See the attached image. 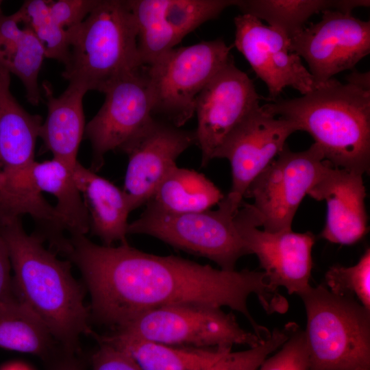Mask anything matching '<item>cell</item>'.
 Wrapping results in <instances>:
<instances>
[{
	"mask_svg": "<svg viewBox=\"0 0 370 370\" xmlns=\"http://www.w3.org/2000/svg\"><path fill=\"white\" fill-rule=\"evenodd\" d=\"M299 296L306 313L308 370H370V310L324 284Z\"/></svg>",
	"mask_w": 370,
	"mask_h": 370,
	"instance_id": "5b68a950",
	"label": "cell"
},
{
	"mask_svg": "<svg viewBox=\"0 0 370 370\" xmlns=\"http://www.w3.org/2000/svg\"><path fill=\"white\" fill-rule=\"evenodd\" d=\"M62 254L83 276L91 319L114 328L152 309L198 304L241 312L261 336L267 329L251 315L248 297L256 295L268 313L277 312L284 301L264 272L214 269L178 256L148 254L128 243L99 245L86 235H70Z\"/></svg>",
	"mask_w": 370,
	"mask_h": 370,
	"instance_id": "6da1fadb",
	"label": "cell"
},
{
	"mask_svg": "<svg viewBox=\"0 0 370 370\" xmlns=\"http://www.w3.org/2000/svg\"><path fill=\"white\" fill-rule=\"evenodd\" d=\"M0 169H1V162H0Z\"/></svg>",
	"mask_w": 370,
	"mask_h": 370,
	"instance_id": "74e56055",
	"label": "cell"
},
{
	"mask_svg": "<svg viewBox=\"0 0 370 370\" xmlns=\"http://www.w3.org/2000/svg\"><path fill=\"white\" fill-rule=\"evenodd\" d=\"M73 168L53 158L35 161L32 173L36 184L42 193L51 194L56 199L54 206L64 233L86 235L90 230L88 211L73 176Z\"/></svg>",
	"mask_w": 370,
	"mask_h": 370,
	"instance_id": "7402d4cb",
	"label": "cell"
},
{
	"mask_svg": "<svg viewBox=\"0 0 370 370\" xmlns=\"http://www.w3.org/2000/svg\"><path fill=\"white\" fill-rule=\"evenodd\" d=\"M0 370H25V369L22 365L18 363H10L1 368Z\"/></svg>",
	"mask_w": 370,
	"mask_h": 370,
	"instance_id": "d590c367",
	"label": "cell"
},
{
	"mask_svg": "<svg viewBox=\"0 0 370 370\" xmlns=\"http://www.w3.org/2000/svg\"><path fill=\"white\" fill-rule=\"evenodd\" d=\"M286 325L274 328L259 345L247 350L232 352L225 350L206 370H258L264 361L288 339Z\"/></svg>",
	"mask_w": 370,
	"mask_h": 370,
	"instance_id": "f1b7e54d",
	"label": "cell"
},
{
	"mask_svg": "<svg viewBox=\"0 0 370 370\" xmlns=\"http://www.w3.org/2000/svg\"><path fill=\"white\" fill-rule=\"evenodd\" d=\"M298 131L295 123L276 116L260 106L225 139L214 158H225L232 170L228 195L242 201L251 182L283 150L287 138Z\"/></svg>",
	"mask_w": 370,
	"mask_h": 370,
	"instance_id": "2e32d148",
	"label": "cell"
},
{
	"mask_svg": "<svg viewBox=\"0 0 370 370\" xmlns=\"http://www.w3.org/2000/svg\"><path fill=\"white\" fill-rule=\"evenodd\" d=\"M260 95L249 76L233 58L209 81L197 97L195 114L197 145L201 166H206L227 136L256 108Z\"/></svg>",
	"mask_w": 370,
	"mask_h": 370,
	"instance_id": "7c38bea8",
	"label": "cell"
},
{
	"mask_svg": "<svg viewBox=\"0 0 370 370\" xmlns=\"http://www.w3.org/2000/svg\"><path fill=\"white\" fill-rule=\"evenodd\" d=\"M42 90L47 115L41 125L39 138L53 158L74 168L84 136L83 98L88 90L82 85L69 83L65 90L56 97L51 85L47 82L42 83Z\"/></svg>",
	"mask_w": 370,
	"mask_h": 370,
	"instance_id": "ffe728a7",
	"label": "cell"
},
{
	"mask_svg": "<svg viewBox=\"0 0 370 370\" xmlns=\"http://www.w3.org/2000/svg\"><path fill=\"white\" fill-rule=\"evenodd\" d=\"M45 362L48 370H85V362L80 352L69 351L62 347Z\"/></svg>",
	"mask_w": 370,
	"mask_h": 370,
	"instance_id": "836d02e7",
	"label": "cell"
},
{
	"mask_svg": "<svg viewBox=\"0 0 370 370\" xmlns=\"http://www.w3.org/2000/svg\"><path fill=\"white\" fill-rule=\"evenodd\" d=\"M11 269L9 250L0 230V304L18 298L14 291Z\"/></svg>",
	"mask_w": 370,
	"mask_h": 370,
	"instance_id": "d6a6232c",
	"label": "cell"
},
{
	"mask_svg": "<svg viewBox=\"0 0 370 370\" xmlns=\"http://www.w3.org/2000/svg\"><path fill=\"white\" fill-rule=\"evenodd\" d=\"M308 195L326 202V222L321 233L324 239L352 245L367 234V194L362 174L334 167L328 162Z\"/></svg>",
	"mask_w": 370,
	"mask_h": 370,
	"instance_id": "ac0fdd59",
	"label": "cell"
},
{
	"mask_svg": "<svg viewBox=\"0 0 370 370\" xmlns=\"http://www.w3.org/2000/svg\"><path fill=\"white\" fill-rule=\"evenodd\" d=\"M228 194L215 210L174 214L149 203L141 215L129 223L128 234H146L175 248L206 258L221 269L234 271L238 260L250 254L237 225L242 204Z\"/></svg>",
	"mask_w": 370,
	"mask_h": 370,
	"instance_id": "8992f818",
	"label": "cell"
},
{
	"mask_svg": "<svg viewBox=\"0 0 370 370\" xmlns=\"http://www.w3.org/2000/svg\"><path fill=\"white\" fill-rule=\"evenodd\" d=\"M57 343L45 324L18 298L0 304L1 348L31 354L46 362L60 347Z\"/></svg>",
	"mask_w": 370,
	"mask_h": 370,
	"instance_id": "d4e9b609",
	"label": "cell"
},
{
	"mask_svg": "<svg viewBox=\"0 0 370 370\" xmlns=\"http://www.w3.org/2000/svg\"><path fill=\"white\" fill-rule=\"evenodd\" d=\"M73 176L86 207L92 234L103 245L128 243L127 218L133 210L123 190L79 161L73 168Z\"/></svg>",
	"mask_w": 370,
	"mask_h": 370,
	"instance_id": "d6986e66",
	"label": "cell"
},
{
	"mask_svg": "<svg viewBox=\"0 0 370 370\" xmlns=\"http://www.w3.org/2000/svg\"><path fill=\"white\" fill-rule=\"evenodd\" d=\"M99 348L91 356L92 370H143L125 351L98 341Z\"/></svg>",
	"mask_w": 370,
	"mask_h": 370,
	"instance_id": "1f68e13d",
	"label": "cell"
},
{
	"mask_svg": "<svg viewBox=\"0 0 370 370\" xmlns=\"http://www.w3.org/2000/svg\"><path fill=\"white\" fill-rule=\"evenodd\" d=\"M105 100L86 124L84 136L91 145V170L98 171L105 155L121 148L152 118V97L146 67L112 84Z\"/></svg>",
	"mask_w": 370,
	"mask_h": 370,
	"instance_id": "8fae6325",
	"label": "cell"
},
{
	"mask_svg": "<svg viewBox=\"0 0 370 370\" xmlns=\"http://www.w3.org/2000/svg\"><path fill=\"white\" fill-rule=\"evenodd\" d=\"M234 45L267 86L270 100L290 87L301 95L317 86L301 58L289 48V39L258 18L241 14L234 18Z\"/></svg>",
	"mask_w": 370,
	"mask_h": 370,
	"instance_id": "9a60e30c",
	"label": "cell"
},
{
	"mask_svg": "<svg viewBox=\"0 0 370 370\" xmlns=\"http://www.w3.org/2000/svg\"><path fill=\"white\" fill-rule=\"evenodd\" d=\"M1 5H2V1L0 0V14L3 13Z\"/></svg>",
	"mask_w": 370,
	"mask_h": 370,
	"instance_id": "8d00e7d4",
	"label": "cell"
},
{
	"mask_svg": "<svg viewBox=\"0 0 370 370\" xmlns=\"http://www.w3.org/2000/svg\"><path fill=\"white\" fill-rule=\"evenodd\" d=\"M10 73L0 66V172L31 166L40 136L42 117L27 112L10 91Z\"/></svg>",
	"mask_w": 370,
	"mask_h": 370,
	"instance_id": "44dd1931",
	"label": "cell"
},
{
	"mask_svg": "<svg viewBox=\"0 0 370 370\" xmlns=\"http://www.w3.org/2000/svg\"><path fill=\"white\" fill-rule=\"evenodd\" d=\"M242 14L265 21L288 39L305 27L314 14L343 11V0H236Z\"/></svg>",
	"mask_w": 370,
	"mask_h": 370,
	"instance_id": "484cf974",
	"label": "cell"
},
{
	"mask_svg": "<svg viewBox=\"0 0 370 370\" xmlns=\"http://www.w3.org/2000/svg\"><path fill=\"white\" fill-rule=\"evenodd\" d=\"M347 82L354 84L357 86L370 89V75L369 72L360 73L354 71L346 77Z\"/></svg>",
	"mask_w": 370,
	"mask_h": 370,
	"instance_id": "e575fe53",
	"label": "cell"
},
{
	"mask_svg": "<svg viewBox=\"0 0 370 370\" xmlns=\"http://www.w3.org/2000/svg\"><path fill=\"white\" fill-rule=\"evenodd\" d=\"M239 231L250 254H255L274 290L284 287L289 295H301L310 286L312 249L315 237L311 232L292 229L271 232L258 229L251 205L244 201L236 214Z\"/></svg>",
	"mask_w": 370,
	"mask_h": 370,
	"instance_id": "4fadbf2b",
	"label": "cell"
},
{
	"mask_svg": "<svg viewBox=\"0 0 370 370\" xmlns=\"http://www.w3.org/2000/svg\"><path fill=\"white\" fill-rule=\"evenodd\" d=\"M108 335L119 340L197 348L232 349L234 345L251 347L264 341L241 328L232 313L198 304H172L150 310Z\"/></svg>",
	"mask_w": 370,
	"mask_h": 370,
	"instance_id": "52a82bcc",
	"label": "cell"
},
{
	"mask_svg": "<svg viewBox=\"0 0 370 370\" xmlns=\"http://www.w3.org/2000/svg\"><path fill=\"white\" fill-rule=\"evenodd\" d=\"M288 339L273 356L268 357L258 370H308V353L304 330L296 323L286 324Z\"/></svg>",
	"mask_w": 370,
	"mask_h": 370,
	"instance_id": "f546056e",
	"label": "cell"
},
{
	"mask_svg": "<svg viewBox=\"0 0 370 370\" xmlns=\"http://www.w3.org/2000/svg\"><path fill=\"white\" fill-rule=\"evenodd\" d=\"M224 196L202 173L176 165L167 173L147 203L166 212L182 214L209 210Z\"/></svg>",
	"mask_w": 370,
	"mask_h": 370,
	"instance_id": "603a6c76",
	"label": "cell"
},
{
	"mask_svg": "<svg viewBox=\"0 0 370 370\" xmlns=\"http://www.w3.org/2000/svg\"><path fill=\"white\" fill-rule=\"evenodd\" d=\"M196 144L195 132L153 117L121 148L128 158L123 191L132 210L147 204L176 166V160Z\"/></svg>",
	"mask_w": 370,
	"mask_h": 370,
	"instance_id": "5bb4252c",
	"label": "cell"
},
{
	"mask_svg": "<svg viewBox=\"0 0 370 370\" xmlns=\"http://www.w3.org/2000/svg\"><path fill=\"white\" fill-rule=\"evenodd\" d=\"M49 3L46 0L25 1L15 13L21 23L29 28L42 44L46 58L65 65L71 49L69 33L54 21Z\"/></svg>",
	"mask_w": 370,
	"mask_h": 370,
	"instance_id": "4316f807",
	"label": "cell"
},
{
	"mask_svg": "<svg viewBox=\"0 0 370 370\" xmlns=\"http://www.w3.org/2000/svg\"><path fill=\"white\" fill-rule=\"evenodd\" d=\"M327 288L333 293L355 298L370 310V249L354 266L334 265L325 273Z\"/></svg>",
	"mask_w": 370,
	"mask_h": 370,
	"instance_id": "83f0119b",
	"label": "cell"
},
{
	"mask_svg": "<svg viewBox=\"0 0 370 370\" xmlns=\"http://www.w3.org/2000/svg\"><path fill=\"white\" fill-rule=\"evenodd\" d=\"M97 341L110 343L130 354L143 370H206L225 350L168 345L141 340H119L108 335Z\"/></svg>",
	"mask_w": 370,
	"mask_h": 370,
	"instance_id": "cb8c5ba5",
	"label": "cell"
},
{
	"mask_svg": "<svg viewBox=\"0 0 370 370\" xmlns=\"http://www.w3.org/2000/svg\"><path fill=\"white\" fill-rule=\"evenodd\" d=\"M138 27L143 66L175 48L189 33L216 18L236 0H127Z\"/></svg>",
	"mask_w": 370,
	"mask_h": 370,
	"instance_id": "e0dca14e",
	"label": "cell"
},
{
	"mask_svg": "<svg viewBox=\"0 0 370 370\" xmlns=\"http://www.w3.org/2000/svg\"><path fill=\"white\" fill-rule=\"evenodd\" d=\"M14 271L16 297L45 324L63 348L80 352L82 334H92L85 288L71 273V262L47 249L37 232L29 234L21 219L0 225Z\"/></svg>",
	"mask_w": 370,
	"mask_h": 370,
	"instance_id": "7a4b0ae2",
	"label": "cell"
},
{
	"mask_svg": "<svg viewBox=\"0 0 370 370\" xmlns=\"http://www.w3.org/2000/svg\"><path fill=\"white\" fill-rule=\"evenodd\" d=\"M321 19L289 39L290 50L304 59L317 86L353 69L370 52V21L328 10Z\"/></svg>",
	"mask_w": 370,
	"mask_h": 370,
	"instance_id": "30bf717a",
	"label": "cell"
},
{
	"mask_svg": "<svg viewBox=\"0 0 370 370\" xmlns=\"http://www.w3.org/2000/svg\"><path fill=\"white\" fill-rule=\"evenodd\" d=\"M99 0L49 1V10L54 21L63 29H69L82 23Z\"/></svg>",
	"mask_w": 370,
	"mask_h": 370,
	"instance_id": "4dcf8cb0",
	"label": "cell"
},
{
	"mask_svg": "<svg viewBox=\"0 0 370 370\" xmlns=\"http://www.w3.org/2000/svg\"><path fill=\"white\" fill-rule=\"evenodd\" d=\"M328 162L315 143L301 151H293L286 145L244 195L254 199L251 205L260 227L271 232L291 230L297 208Z\"/></svg>",
	"mask_w": 370,
	"mask_h": 370,
	"instance_id": "9c48e42d",
	"label": "cell"
},
{
	"mask_svg": "<svg viewBox=\"0 0 370 370\" xmlns=\"http://www.w3.org/2000/svg\"><path fill=\"white\" fill-rule=\"evenodd\" d=\"M67 31L71 49L62 76L69 83L103 93L144 66L127 0H99L82 23Z\"/></svg>",
	"mask_w": 370,
	"mask_h": 370,
	"instance_id": "277c9868",
	"label": "cell"
},
{
	"mask_svg": "<svg viewBox=\"0 0 370 370\" xmlns=\"http://www.w3.org/2000/svg\"><path fill=\"white\" fill-rule=\"evenodd\" d=\"M270 101L263 108L308 132L333 166L369 172V88L332 78L299 97Z\"/></svg>",
	"mask_w": 370,
	"mask_h": 370,
	"instance_id": "3957f363",
	"label": "cell"
},
{
	"mask_svg": "<svg viewBox=\"0 0 370 370\" xmlns=\"http://www.w3.org/2000/svg\"><path fill=\"white\" fill-rule=\"evenodd\" d=\"M221 40L175 47L145 66L152 97V116L181 127L195 114L198 95L232 58Z\"/></svg>",
	"mask_w": 370,
	"mask_h": 370,
	"instance_id": "ba28073f",
	"label": "cell"
}]
</instances>
